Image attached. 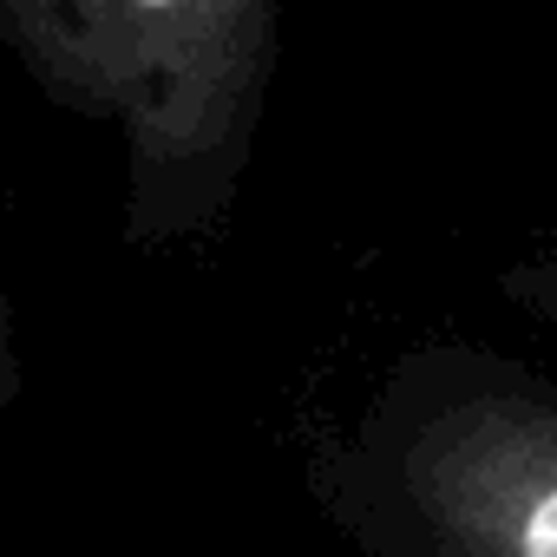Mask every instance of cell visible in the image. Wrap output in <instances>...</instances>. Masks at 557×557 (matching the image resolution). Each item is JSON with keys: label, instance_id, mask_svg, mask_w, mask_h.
I'll list each match as a JSON object with an SVG mask.
<instances>
[{"label": "cell", "instance_id": "cell-1", "mask_svg": "<svg viewBox=\"0 0 557 557\" xmlns=\"http://www.w3.org/2000/svg\"><path fill=\"white\" fill-rule=\"evenodd\" d=\"M302 485L355 557H557V374L407 342L302 446Z\"/></svg>", "mask_w": 557, "mask_h": 557}, {"label": "cell", "instance_id": "cell-2", "mask_svg": "<svg viewBox=\"0 0 557 557\" xmlns=\"http://www.w3.org/2000/svg\"><path fill=\"white\" fill-rule=\"evenodd\" d=\"M0 34L66 112L112 132L132 249L223 236L283 66V0H0Z\"/></svg>", "mask_w": 557, "mask_h": 557}, {"label": "cell", "instance_id": "cell-3", "mask_svg": "<svg viewBox=\"0 0 557 557\" xmlns=\"http://www.w3.org/2000/svg\"><path fill=\"white\" fill-rule=\"evenodd\" d=\"M492 289H498V302L518 309L524 322L557 329V243H531V249H518V256L492 275Z\"/></svg>", "mask_w": 557, "mask_h": 557}]
</instances>
